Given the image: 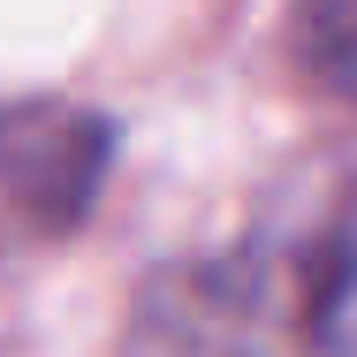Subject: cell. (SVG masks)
Listing matches in <instances>:
<instances>
[{
    "label": "cell",
    "mask_w": 357,
    "mask_h": 357,
    "mask_svg": "<svg viewBox=\"0 0 357 357\" xmlns=\"http://www.w3.org/2000/svg\"><path fill=\"white\" fill-rule=\"evenodd\" d=\"M130 357H357V183L152 274Z\"/></svg>",
    "instance_id": "cell-1"
},
{
    "label": "cell",
    "mask_w": 357,
    "mask_h": 357,
    "mask_svg": "<svg viewBox=\"0 0 357 357\" xmlns=\"http://www.w3.org/2000/svg\"><path fill=\"white\" fill-rule=\"evenodd\" d=\"M107 167V122L76 107H8L0 114V243L69 228Z\"/></svg>",
    "instance_id": "cell-2"
},
{
    "label": "cell",
    "mask_w": 357,
    "mask_h": 357,
    "mask_svg": "<svg viewBox=\"0 0 357 357\" xmlns=\"http://www.w3.org/2000/svg\"><path fill=\"white\" fill-rule=\"evenodd\" d=\"M296 54L335 99L357 107V0H296Z\"/></svg>",
    "instance_id": "cell-3"
}]
</instances>
